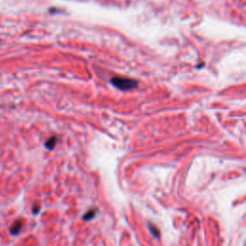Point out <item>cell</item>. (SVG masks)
<instances>
[{"label":"cell","mask_w":246,"mask_h":246,"mask_svg":"<svg viewBox=\"0 0 246 246\" xmlns=\"http://www.w3.org/2000/svg\"><path fill=\"white\" fill-rule=\"evenodd\" d=\"M56 142H57V138H56V137H51L50 139L46 140V142H45V147H46L47 149H49V150H52L54 147H55V145H56Z\"/></svg>","instance_id":"3"},{"label":"cell","mask_w":246,"mask_h":246,"mask_svg":"<svg viewBox=\"0 0 246 246\" xmlns=\"http://www.w3.org/2000/svg\"><path fill=\"white\" fill-rule=\"evenodd\" d=\"M22 228H23V222L21 219H17L16 220L15 222L11 225L9 231H10V234L13 236H18L20 232L22 231Z\"/></svg>","instance_id":"2"},{"label":"cell","mask_w":246,"mask_h":246,"mask_svg":"<svg viewBox=\"0 0 246 246\" xmlns=\"http://www.w3.org/2000/svg\"><path fill=\"white\" fill-rule=\"evenodd\" d=\"M40 210H41V208H40L39 205H34V206H33V214H38L39 212H40Z\"/></svg>","instance_id":"5"},{"label":"cell","mask_w":246,"mask_h":246,"mask_svg":"<svg viewBox=\"0 0 246 246\" xmlns=\"http://www.w3.org/2000/svg\"><path fill=\"white\" fill-rule=\"evenodd\" d=\"M95 212H96V210H91L90 212H88L87 214H84V217H83V218H84L85 220H90V219H91L92 217H94Z\"/></svg>","instance_id":"4"},{"label":"cell","mask_w":246,"mask_h":246,"mask_svg":"<svg viewBox=\"0 0 246 246\" xmlns=\"http://www.w3.org/2000/svg\"><path fill=\"white\" fill-rule=\"evenodd\" d=\"M112 84L121 91H131L138 87V82L126 77H114L111 79Z\"/></svg>","instance_id":"1"}]
</instances>
